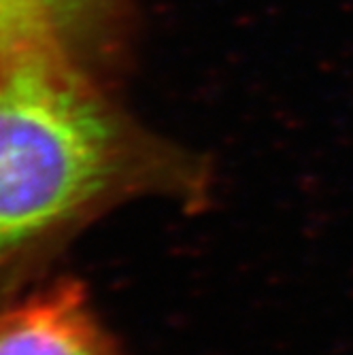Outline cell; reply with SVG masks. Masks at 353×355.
<instances>
[{"label": "cell", "instance_id": "3", "mask_svg": "<svg viewBox=\"0 0 353 355\" xmlns=\"http://www.w3.org/2000/svg\"><path fill=\"white\" fill-rule=\"evenodd\" d=\"M43 3L47 7H51L60 17H64V15L75 13L83 3H87V0H43Z\"/></svg>", "mask_w": 353, "mask_h": 355}, {"label": "cell", "instance_id": "1", "mask_svg": "<svg viewBox=\"0 0 353 355\" xmlns=\"http://www.w3.org/2000/svg\"><path fill=\"white\" fill-rule=\"evenodd\" d=\"M43 0H0V298L139 198L211 205L205 157L149 137L77 62Z\"/></svg>", "mask_w": 353, "mask_h": 355}, {"label": "cell", "instance_id": "2", "mask_svg": "<svg viewBox=\"0 0 353 355\" xmlns=\"http://www.w3.org/2000/svg\"><path fill=\"white\" fill-rule=\"evenodd\" d=\"M0 355H128L75 277L0 298Z\"/></svg>", "mask_w": 353, "mask_h": 355}]
</instances>
